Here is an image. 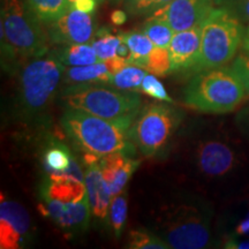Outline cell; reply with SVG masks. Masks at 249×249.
I'll return each mask as SVG.
<instances>
[{"label":"cell","mask_w":249,"mask_h":249,"mask_svg":"<svg viewBox=\"0 0 249 249\" xmlns=\"http://www.w3.org/2000/svg\"><path fill=\"white\" fill-rule=\"evenodd\" d=\"M70 148L62 143H52L43 155V161L50 173L65 172L73 160Z\"/></svg>","instance_id":"cell-23"},{"label":"cell","mask_w":249,"mask_h":249,"mask_svg":"<svg viewBox=\"0 0 249 249\" xmlns=\"http://www.w3.org/2000/svg\"><path fill=\"white\" fill-rule=\"evenodd\" d=\"M172 0H126V7L133 15H151Z\"/></svg>","instance_id":"cell-30"},{"label":"cell","mask_w":249,"mask_h":249,"mask_svg":"<svg viewBox=\"0 0 249 249\" xmlns=\"http://www.w3.org/2000/svg\"><path fill=\"white\" fill-rule=\"evenodd\" d=\"M160 230L171 248H204L210 240V217L197 205L180 203L165 211Z\"/></svg>","instance_id":"cell-7"},{"label":"cell","mask_w":249,"mask_h":249,"mask_svg":"<svg viewBox=\"0 0 249 249\" xmlns=\"http://www.w3.org/2000/svg\"><path fill=\"white\" fill-rule=\"evenodd\" d=\"M231 70L236 74V76L240 79L242 85L245 86L249 95V53L240 54L233 61Z\"/></svg>","instance_id":"cell-31"},{"label":"cell","mask_w":249,"mask_h":249,"mask_svg":"<svg viewBox=\"0 0 249 249\" xmlns=\"http://www.w3.org/2000/svg\"><path fill=\"white\" fill-rule=\"evenodd\" d=\"M33 13L44 24H50L71 8L70 0H26Z\"/></svg>","instance_id":"cell-20"},{"label":"cell","mask_w":249,"mask_h":249,"mask_svg":"<svg viewBox=\"0 0 249 249\" xmlns=\"http://www.w3.org/2000/svg\"><path fill=\"white\" fill-rule=\"evenodd\" d=\"M198 170L211 178H219L229 174L236 165L235 151L219 140L202 142L196 154Z\"/></svg>","instance_id":"cell-13"},{"label":"cell","mask_w":249,"mask_h":249,"mask_svg":"<svg viewBox=\"0 0 249 249\" xmlns=\"http://www.w3.org/2000/svg\"><path fill=\"white\" fill-rule=\"evenodd\" d=\"M202 24L174 34L169 45L172 71L195 70L201 53Z\"/></svg>","instance_id":"cell-15"},{"label":"cell","mask_w":249,"mask_h":249,"mask_svg":"<svg viewBox=\"0 0 249 249\" xmlns=\"http://www.w3.org/2000/svg\"><path fill=\"white\" fill-rule=\"evenodd\" d=\"M98 1L97 0H75V1L71 2V7L79 9L81 12L85 13L92 14L96 11Z\"/></svg>","instance_id":"cell-32"},{"label":"cell","mask_w":249,"mask_h":249,"mask_svg":"<svg viewBox=\"0 0 249 249\" xmlns=\"http://www.w3.org/2000/svg\"><path fill=\"white\" fill-rule=\"evenodd\" d=\"M43 201L77 202L87 195L85 181L65 173H50L40 189Z\"/></svg>","instance_id":"cell-17"},{"label":"cell","mask_w":249,"mask_h":249,"mask_svg":"<svg viewBox=\"0 0 249 249\" xmlns=\"http://www.w3.org/2000/svg\"><path fill=\"white\" fill-rule=\"evenodd\" d=\"M148 74L145 68L136 65H127L112 75L111 85L120 90H138L141 88L142 81Z\"/></svg>","instance_id":"cell-24"},{"label":"cell","mask_w":249,"mask_h":249,"mask_svg":"<svg viewBox=\"0 0 249 249\" xmlns=\"http://www.w3.org/2000/svg\"><path fill=\"white\" fill-rule=\"evenodd\" d=\"M238 11L245 20L249 21V0H239Z\"/></svg>","instance_id":"cell-35"},{"label":"cell","mask_w":249,"mask_h":249,"mask_svg":"<svg viewBox=\"0 0 249 249\" xmlns=\"http://www.w3.org/2000/svg\"><path fill=\"white\" fill-rule=\"evenodd\" d=\"M242 48L247 53H249V26L247 28V30L245 31V36H244V40H242Z\"/></svg>","instance_id":"cell-37"},{"label":"cell","mask_w":249,"mask_h":249,"mask_svg":"<svg viewBox=\"0 0 249 249\" xmlns=\"http://www.w3.org/2000/svg\"><path fill=\"white\" fill-rule=\"evenodd\" d=\"M139 165V160L124 152H113L99 158L103 178L110 189L112 197L124 191Z\"/></svg>","instance_id":"cell-16"},{"label":"cell","mask_w":249,"mask_h":249,"mask_svg":"<svg viewBox=\"0 0 249 249\" xmlns=\"http://www.w3.org/2000/svg\"><path fill=\"white\" fill-rule=\"evenodd\" d=\"M127 20V15L124 11H114L113 13L111 14V21L112 23L116 24V26H120V24H124Z\"/></svg>","instance_id":"cell-34"},{"label":"cell","mask_w":249,"mask_h":249,"mask_svg":"<svg viewBox=\"0 0 249 249\" xmlns=\"http://www.w3.org/2000/svg\"><path fill=\"white\" fill-rule=\"evenodd\" d=\"M73 1H75V0H70V2H73ZM97 1H98V4H99V2H102L103 0H97Z\"/></svg>","instance_id":"cell-38"},{"label":"cell","mask_w":249,"mask_h":249,"mask_svg":"<svg viewBox=\"0 0 249 249\" xmlns=\"http://www.w3.org/2000/svg\"><path fill=\"white\" fill-rule=\"evenodd\" d=\"M236 234L239 235H248L249 236V213L244 220H241L240 223L238 224L235 229Z\"/></svg>","instance_id":"cell-33"},{"label":"cell","mask_w":249,"mask_h":249,"mask_svg":"<svg viewBox=\"0 0 249 249\" xmlns=\"http://www.w3.org/2000/svg\"><path fill=\"white\" fill-rule=\"evenodd\" d=\"M116 1H121V0H116Z\"/></svg>","instance_id":"cell-39"},{"label":"cell","mask_w":249,"mask_h":249,"mask_svg":"<svg viewBox=\"0 0 249 249\" xmlns=\"http://www.w3.org/2000/svg\"><path fill=\"white\" fill-rule=\"evenodd\" d=\"M26 0H4L1 6V50L6 59L42 57L49 50V35Z\"/></svg>","instance_id":"cell-3"},{"label":"cell","mask_w":249,"mask_h":249,"mask_svg":"<svg viewBox=\"0 0 249 249\" xmlns=\"http://www.w3.org/2000/svg\"><path fill=\"white\" fill-rule=\"evenodd\" d=\"M225 247H227V248H238V249H249V241L230 240V241L226 242Z\"/></svg>","instance_id":"cell-36"},{"label":"cell","mask_w":249,"mask_h":249,"mask_svg":"<svg viewBox=\"0 0 249 249\" xmlns=\"http://www.w3.org/2000/svg\"><path fill=\"white\" fill-rule=\"evenodd\" d=\"M140 90L144 93V95L152 97L158 101L172 103V98L170 97L167 93L166 89L164 88V85L157 79L155 74H147L144 79L142 81V85Z\"/></svg>","instance_id":"cell-29"},{"label":"cell","mask_w":249,"mask_h":249,"mask_svg":"<svg viewBox=\"0 0 249 249\" xmlns=\"http://www.w3.org/2000/svg\"><path fill=\"white\" fill-rule=\"evenodd\" d=\"M181 114L166 104H150L142 108L129 128L136 149L145 157L163 151L180 124Z\"/></svg>","instance_id":"cell-8"},{"label":"cell","mask_w":249,"mask_h":249,"mask_svg":"<svg viewBox=\"0 0 249 249\" xmlns=\"http://www.w3.org/2000/svg\"><path fill=\"white\" fill-rule=\"evenodd\" d=\"M30 217L23 205L1 198L0 203V248L18 249L30 236Z\"/></svg>","instance_id":"cell-11"},{"label":"cell","mask_w":249,"mask_h":249,"mask_svg":"<svg viewBox=\"0 0 249 249\" xmlns=\"http://www.w3.org/2000/svg\"><path fill=\"white\" fill-rule=\"evenodd\" d=\"M98 156L85 154V183L91 213L99 220H105L110 213L112 195L99 166Z\"/></svg>","instance_id":"cell-14"},{"label":"cell","mask_w":249,"mask_h":249,"mask_svg":"<svg viewBox=\"0 0 249 249\" xmlns=\"http://www.w3.org/2000/svg\"><path fill=\"white\" fill-rule=\"evenodd\" d=\"M127 210H128V208H127V194L126 192L123 191L120 194L112 197L110 213H108L112 230H113L117 239L120 238L124 224H126Z\"/></svg>","instance_id":"cell-27"},{"label":"cell","mask_w":249,"mask_h":249,"mask_svg":"<svg viewBox=\"0 0 249 249\" xmlns=\"http://www.w3.org/2000/svg\"><path fill=\"white\" fill-rule=\"evenodd\" d=\"M143 33L150 38L155 46H158V48H169L176 31L165 21L150 17L147 20V22L144 23Z\"/></svg>","instance_id":"cell-25"},{"label":"cell","mask_w":249,"mask_h":249,"mask_svg":"<svg viewBox=\"0 0 249 249\" xmlns=\"http://www.w3.org/2000/svg\"><path fill=\"white\" fill-rule=\"evenodd\" d=\"M145 70L155 75H166L172 71L171 66V59L169 49L167 48H158L155 46L148 58V62L145 65Z\"/></svg>","instance_id":"cell-28"},{"label":"cell","mask_w":249,"mask_h":249,"mask_svg":"<svg viewBox=\"0 0 249 249\" xmlns=\"http://www.w3.org/2000/svg\"><path fill=\"white\" fill-rule=\"evenodd\" d=\"M60 124L67 138L85 154L98 157L113 152H124L133 157L136 154V147L129 136L130 126L126 124L67 107Z\"/></svg>","instance_id":"cell-1"},{"label":"cell","mask_w":249,"mask_h":249,"mask_svg":"<svg viewBox=\"0 0 249 249\" xmlns=\"http://www.w3.org/2000/svg\"><path fill=\"white\" fill-rule=\"evenodd\" d=\"M65 66L76 67L87 66V65L98 62V55L91 43H83V44H68L59 50V52H54Z\"/></svg>","instance_id":"cell-19"},{"label":"cell","mask_w":249,"mask_h":249,"mask_svg":"<svg viewBox=\"0 0 249 249\" xmlns=\"http://www.w3.org/2000/svg\"><path fill=\"white\" fill-rule=\"evenodd\" d=\"M46 26L49 39L55 44H83L91 42L95 36L91 14L73 7Z\"/></svg>","instance_id":"cell-9"},{"label":"cell","mask_w":249,"mask_h":249,"mask_svg":"<svg viewBox=\"0 0 249 249\" xmlns=\"http://www.w3.org/2000/svg\"><path fill=\"white\" fill-rule=\"evenodd\" d=\"M245 29L230 9L213 8L202 23L201 53L195 71L222 67L234 58Z\"/></svg>","instance_id":"cell-4"},{"label":"cell","mask_w":249,"mask_h":249,"mask_svg":"<svg viewBox=\"0 0 249 249\" xmlns=\"http://www.w3.org/2000/svg\"><path fill=\"white\" fill-rule=\"evenodd\" d=\"M90 43L95 49L99 61H107L113 58H117V52L121 43V37L120 34L119 35H114L107 28H102L95 34Z\"/></svg>","instance_id":"cell-22"},{"label":"cell","mask_w":249,"mask_h":249,"mask_svg":"<svg viewBox=\"0 0 249 249\" xmlns=\"http://www.w3.org/2000/svg\"><path fill=\"white\" fill-rule=\"evenodd\" d=\"M64 102L70 108L85 111L92 116L128 126H132L142 110L141 98L136 93L116 91L99 87H80L71 91L68 90L64 96Z\"/></svg>","instance_id":"cell-5"},{"label":"cell","mask_w":249,"mask_h":249,"mask_svg":"<svg viewBox=\"0 0 249 249\" xmlns=\"http://www.w3.org/2000/svg\"><path fill=\"white\" fill-rule=\"evenodd\" d=\"M65 73L57 54L33 58L22 68L20 77L21 107L28 114H37L51 104Z\"/></svg>","instance_id":"cell-6"},{"label":"cell","mask_w":249,"mask_h":249,"mask_svg":"<svg viewBox=\"0 0 249 249\" xmlns=\"http://www.w3.org/2000/svg\"><path fill=\"white\" fill-rule=\"evenodd\" d=\"M112 75L107 61H98L87 66L70 68L65 71V81L85 87L89 83H111Z\"/></svg>","instance_id":"cell-18"},{"label":"cell","mask_w":249,"mask_h":249,"mask_svg":"<svg viewBox=\"0 0 249 249\" xmlns=\"http://www.w3.org/2000/svg\"><path fill=\"white\" fill-rule=\"evenodd\" d=\"M121 38L127 43L133 54V65L145 68L148 58L155 45L150 38L144 33L138 31H129V33H121Z\"/></svg>","instance_id":"cell-21"},{"label":"cell","mask_w":249,"mask_h":249,"mask_svg":"<svg viewBox=\"0 0 249 249\" xmlns=\"http://www.w3.org/2000/svg\"><path fill=\"white\" fill-rule=\"evenodd\" d=\"M213 8V0H172L150 17L165 21L178 33L200 26Z\"/></svg>","instance_id":"cell-10"},{"label":"cell","mask_w":249,"mask_h":249,"mask_svg":"<svg viewBox=\"0 0 249 249\" xmlns=\"http://www.w3.org/2000/svg\"><path fill=\"white\" fill-rule=\"evenodd\" d=\"M40 213L51 218L57 225L70 234L85 232L89 226L90 208L88 195L77 202L43 201Z\"/></svg>","instance_id":"cell-12"},{"label":"cell","mask_w":249,"mask_h":249,"mask_svg":"<svg viewBox=\"0 0 249 249\" xmlns=\"http://www.w3.org/2000/svg\"><path fill=\"white\" fill-rule=\"evenodd\" d=\"M248 95L245 86L231 68L197 71L183 93V103L192 110L224 114L240 107Z\"/></svg>","instance_id":"cell-2"},{"label":"cell","mask_w":249,"mask_h":249,"mask_svg":"<svg viewBox=\"0 0 249 249\" xmlns=\"http://www.w3.org/2000/svg\"><path fill=\"white\" fill-rule=\"evenodd\" d=\"M128 248L132 249H169V244L160 236L144 229L133 230L129 232Z\"/></svg>","instance_id":"cell-26"}]
</instances>
